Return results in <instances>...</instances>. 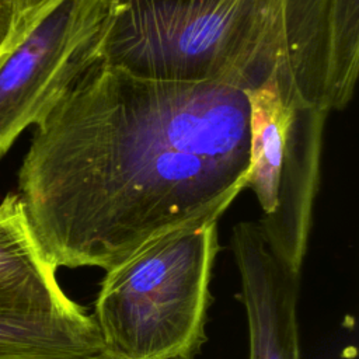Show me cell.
<instances>
[{"instance_id": "cell-1", "label": "cell", "mask_w": 359, "mask_h": 359, "mask_svg": "<svg viewBox=\"0 0 359 359\" xmlns=\"http://www.w3.org/2000/svg\"><path fill=\"white\" fill-rule=\"evenodd\" d=\"M18 172L53 266L119 265L178 229L217 222L245 188L247 94L93 63L35 125Z\"/></svg>"}, {"instance_id": "cell-2", "label": "cell", "mask_w": 359, "mask_h": 359, "mask_svg": "<svg viewBox=\"0 0 359 359\" xmlns=\"http://www.w3.org/2000/svg\"><path fill=\"white\" fill-rule=\"evenodd\" d=\"M105 1L100 60L144 79L244 93L276 83L296 98L285 70V0Z\"/></svg>"}, {"instance_id": "cell-3", "label": "cell", "mask_w": 359, "mask_h": 359, "mask_svg": "<svg viewBox=\"0 0 359 359\" xmlns=\"http://www.w3.org/2000/svg\"><path fill=\"white\" fill-rule=\"evenodd\" d=\"M217 222L167 233L105 271L94 320L112 359H194L206 341Z\"/></svg>"}, {"instance_id": "cell-4", "label": "cell", "mask_w": 359, "mask_h": 359, "mask_svg": "<svg viewBox=\"0 0 359 359\" xmlns=\"http://www.w3.org/2000/svg\"><path fill=\"white\" fill-rule=\"evenodd\" d=\"M250 104V188L262 210L257 222L276 261L302 272L320 185L328 112L280 94L278 84L245 93Z\"/></svg>"}, {"instance_id": "cell-5", "label": "cell", "mask_w": 359, "mask_h": 359, "mask_svg": "<svg viewBox=\"0 0 359 359\" xmlns=\"http://www.w3.org/2000/svg\"><path fill=\"white\" fill-rule=\"evenodd\" d=\"M105 0H42L0 49V158L97 60Z\"/></svg>"}, {"instance_id": "cell-6", "label": "cell", "mask_w": 359, "mask_h": 359, "mask_svg": "<svg viewBox=\"0 0 359 359\" xmlns=\"http://www.w3.org/2000/svg\"><path fill=\"white\" fill-rule=\"evenodd\" d=\"M285 70L299 102L344 109L359 72V0H285Z\"/></svg>"}, {"instance_id": "cell-7", "label": "cell", "mask_w": 359, "mask_h": 359, "mask_svg": "<svg viewBox=\"0 0 359 359\" xmlns=\"http://www.w3.org/2000/svg\"><path fill=\"white\" fill-rule=\"evenodd\" d=\"M230 247L241 279L250 359H302L297 297L300 276L285 269L266 247L255 222L231 230Z\"/></svg>"}, {"instance_id": "cell-8", "label": "cell", "mask_w": 359, "mask_h": 359, "mask_svg": "<svg viewBox=\"0 0 359 359\" xmlns=\"http://www.w3.org/2000/svg\"><path fill=\"white\" fill-rule=\"evenodd\" d=\"M87 311L69 299L53 268L41 254L18 195L0 203V316L81 317Z\"/></svg>"}, {"instance_id": "cell-9", "label": "cell", "mask_w": 359, "mask_h": 359, "mask_svg": "<svg viewBox=\"0 0 359 359\" xmlns=\"http://www.w3.org/2000/svg\"><path fill=\"white\" fill-rule=\"evenodd\" d=\"M104 355L93 314L0 316V359H83Z\"/></svg>"}, {"instance_id": "cell-10", "label": "cell", "mask_w": 359, "mask_h": 359, "mask_svg": "<svg viewBox=\"0 0 359 359\" xmlns=\"http://www.w3.org/2000/svg\"><path fill=\"white\" fill-rule=\"evenodd\" d=\"M13 18V0H0V49L11 32Z\"/></svg>"}, {"instance_id": "cell-11", "label": "cell", "mask_w": 359, "mask_h": 359, "mask_svg": "<svg viewBox=\"0 0 359 359\" xmlns=\"http://www.w3.org/2000/svg\"><path fill=\"white\" fill-rule=\"evenodd\" d=\"M42 0H13V10H14V18H13V28L32 10L35 8ZM11 28V31H13Z\"/></svg>"}, {"instance_id": "cell-12", "label": "cell", "mask_w": 359, "mask_h": 359, "mask_svg": "<svg viewBox=\"0 0 359 359\" xmlns=\"http://www.w3.org/2000/svg\"><path fill=\"white\" fill-rule=\"evenodd\" d=\"M83 359H112V358H109V356H107V355H100V356H93V358H83Z\"/></svg>"}, {"instance_id": "cell-13", "label": "cell", "mask_w": 359, "mask_h": 359, "mask_svg": "<svg viewBox=\"0 0 359 359\" xmlns=\"http://www.w3.org/2000/svg\"><path fill=\"white\" fill-rule=\"evenodd\" d=\"M178 359H180V358H178Z\"/></svg>"}]
</instances>
